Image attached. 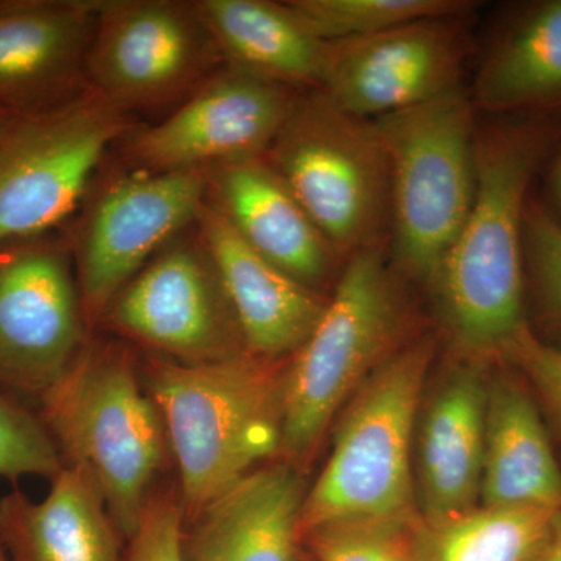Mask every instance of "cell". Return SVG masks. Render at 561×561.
<instances>
[{
  "label": "cell",
  "mask_w": 561,
  "mask_h": 561,
  "mask_svg": "<svg viewBox=\"0 0 561 561\" xmlns=\"http://www.w3.org/2000/svg\"><path fill=\"white\" fill-rule=\"evenodd\" d=\"M561 139L551 116L476 133V192L467 221L431 286L461 356L501 357L529 328L524 301L527 194Z\"/></svg>",
  "instance_id": "6da1fadb"
},
{
  "label": "cell",
  "mask_w": 561,
  "mask_h": 561,
  "mask_svg": "<svg viewBox=\"0 0 561 561\" xmlns=\"http://www.w3.org/2000/svg\"><path fill=\"white\" fill-rule=\"evenodd\" d=\"M147 370L179 461L187 518L280 451L283 360L245 351L205 364L153 359Z\"/></svg>",
  "instance_id": "7a4b0ae2"
},
{
  "label": "cell",
  "mask_w": 561,
  "mask_h": 561,
  "mask_svg": "<svg viewBox=\"0 0 561 561\" xmlns=\"http://www.w3.org/2000/svg\"><path fill=\"white\" fill-rule=\"evenodd\" d=\"M41 400V421L62 465L90 476L130 540L165 457L164 421L140 387L135 353L119 343H88Z\"/></svg>",
  "instance_id": "3957f363"
},
{
  "label": "cell",
  "mask_w": 561,
  "mask_h": 561,
  "mask_svg": "<svg viewBox=\"0 0 561 561\" xmlns=\"http://www.w3.org/2000/svg\"><path fill=\"white\" fill-rule=\"evenodd\" d=\"M432 356L430 339L394 351L354 393L330 459L302 502L300 541L324 524L346 519L419 518L412 440Z\"/></svg>",
  "instance_id": "277c9868"
},
{
  "label": "cell",
  "mask_w": 561,
  "mask_h": 561,
  "mask_svg": "<svg viewBox=\"0 0 561 561\" xmlns=\"http://www.w3.org/2000/svg\"><path fill=\"white\" fill-rule=\"evenodd\" d=\"M474 103L459 90L373 121L387 151L398 268L432 284L476 192Z\"/></svg>",
  "instance_id": "5b68a950"
},
{
  "label": "cell",
  "mask_w": 561,
  "mask_h": 561,
  "mask_svg": "<svg viewBox=\"0 0 561 561\" xmlns=\"http://www.w3.org/2000/svg\"><path fill=\"white\" fill-rule=\"evenodd\" d=\"M404 311L382 249L346 260L316 330L284 375L280 451L311 456L335 412L394 353Z\"/></svg>",
  "instance_id": "8992f818"
},
{
  "label": "cell",
  "mask_w": 561,
  "mask_h": 561,
  "mask_svg": "<svg viewBox=\"0 0 561 561\" xmlns=\"http://www.w3.org/2000/svg\"><path fill=\"white\" fill-rule=\"evenodd\" d=\"M265 157L341 256L382 249L390 164L375 122L339 108L323 91L298 92Z\"/></svg>",
  "instance_id": "52a82bcc"
},
{
  "label": "cell",
  "mask_w": 561,
  "mask_h": 561,
  "mask_svg": "<svg viewBox=\"0 0 561 561\" xmlns=\"http://www.w3.org/2000/svg\"><path fill=\"white\" fill-rule=\"evenodd\" d=\"M135 128L99 92L18 117L0 138V247L49 234L79 208L103 154Z\"/></svg>",
  "instance_id": "ba28073f"
},
{
  "label": "cell",
  "mask_w": 561,
  "mask_h": 561,
  "mask_svg": "<svg viewBox=\"0 0 561 561\" xmlns=\"http://www.w3.org/2000/svg\"><path fill=\"white\" fill-rule=\"evenodd\" d=\"M208 201L206 171L130 169L92 192L69 245L88 323L165 245L194 227Z\"/></svg>",
  "instance_id": "9c48e42d"
},
{
  "label": "cell",
  "mask_w": 561,
  "mask_h": 561,
  "mask_svg": "<svg viewBox=\"0 0 561 561\" xmlns=\"http://www.w3.org/2000/svg\"><path fill=\"white\" fill-rule=\"evenodd\" d=\"M224 65L195 0H102L87 81L133 113L187 98Z\"/></svg>",
  "instance_id": "30bf717a"
},
{
  "label": "cell",
  "mask_w": 561,
  "mask_h": 561,
  "mask_svg": "<svg viewBox=\"0 0 561 561\" xmlns=\"http://www.w3.org/2000/svg\"><path fill=\"white\" fill-rule=\"evenodd\" d=\"M101 321L181 364L245 353L216 262L195 225L147 262Z\"/></svg>",
  "instance_id": "8fae6325"
},
{
  "label": "cell",
  "mask_w": 561,
  "mask_h": 561,
  "mask_svg": "<svg viewBox=\"0 0 561 561\" xmlns=\"http://www.w3.org/2000/svg\"><path fill=\"white\" fill-rule=\"evenodd\" d=\"M69 242L0 247V379L43 394L83 351L88 324Z\"/></svg>",
  "instance_id": "7c38bea8"
},
{
  "label": "cell",
  "mask_w": 561,
  "mask_h": 561,
  "mask_svg": "<svg viewBox=\"0 0 561 561\" xmlns=\"http://www.w3.org/2000/svg\"><path fill=\"white\" fill-rule=\"evenodd\" d=\"M298 92L224 65L168 119L127 133L122 153L130 169L158 173L265 154Z\"/></svg>",
  "instance_id": "4fadbf2b"
},
{
  "label": "cell",
  "mask_w": 561,
  "mask_h": 561,
  "mask_svg": "<svg viewBox=\"0 0 561 561\" xmlns=\"http://www.w3.org/2000/svg\"><path fill=\"white\" fill-rule=\"evenodd\" d=\"M465 16L431 18L328 43L319 90L339 108L376 121L459 90Z\"/></svg>",
  "instance_id": "5bb4252c"
},
{
  "label": "cell",
  "mask_w": 561,
  "mask_h": 561,
  "mask_svg": "<svg viewBox=\"0 0 561 561\" xmlns=\"http://www.w3.org/2000/svg\"><path fill=\"white\" fill-rule=\"evenodd\" d=\"M102 0L0 2V108L32 116L88 90Z\"/></svg>",
  "instance_id": "9a60e30c"
},
{
  "label": "cell",
  "mask_w": 561,
  "mask_h": 561,
  "mask_svg": "<svg viewBox=\"0 0 561 561\" xmlns=\"http://www.w3.org/2000/svg\"><path fill=\"white\" fill-rule=\"evenodd\" d=\"M208 202L262 257L316 290L341 254L265 154L206 169Z\"/></svg>",
  "instance_id": "2e32d148"
},
{
  "label": "cell",
  "mask_w": 561,
  "mask_h": 561,
  "mask_svg": "<svg viewBox=\"0 0 561 561\" xmlns=\"http://www.w3.org/2000/svg\"><path fill=\"white\" fill-rule=\"evenodd\" d=\"M195 227L216 262L247 353L268 360L294 356L328 300L251 249L208 201Z\"/></svg>",
  "instance_id": "e0dca14e"
},
{
  "label": "cell",
  "mask_w": 561,
  "mask_h": 561,
  "mask_svg": "<svg viewBox=\"0 0 561 561\" xmlns=\"http://www.w3.org/2000/svg\"><path fill=\"white\" fill-rule=\"evenodd\" d=\"M489 360L456 365L424 409L419 427L420 518L440 522L481 501Z\"/></svg>",
  "instance_id": "ac0fdd59"
},
{
  "label": "cell",
  "mask_w": 561,
  "mask_h": 561,
  "mask_svg": "<svg viewBox=\"0 0 561 561\" xmlns=\"http://www.w3.org/2000/svg\"><path fill=\"white\" fill-rule=\"evenodd\" d=\"M305 486L287 465L253 470L210 501L186 540L190 561H294Z\"/></svg>",
  "instance_id": "d6986e66"
},
{
  "label": "cell",
  "mask_w": 561,
  "mask_h": 561,
  "mask_svg": "<svg viewBox=\"0 0 561 561\" xmlns=\"http://www.w3.org/2000/svg\"><path fill=\"white\" fill-rule=\"evenodd\" d=\"M122 534L87 472L65 467L49 494L0 500V546L10 561H124Z\"/></svg>",
  "instance_id": "ffe728a7"
},
{
  "label": "cell",
  "mask_w": 561,
  "mask_h": 561,
  "mask_svg": "<svg viewBox=\"0 0 561 561\" xmlns=\"http://www.w3.org/2000/svg\"><path fill=\"white\" fill-rule=\"evenodd\" d=\"M481 505L561 511V467L537 401L505 373L489 381Z\"/></svg>",
  "instance_id": "44dd1931"
},
{
  "label": "cell",
  "mask_w": 561,
  "mask_h": 561,
  "mask_svg": "<svg viewBox=\"0 0 561 561\" xmlns=\"http://www.w3.org/2000/svg\"><path fill=\"white\" fill-rule=\"evenodd\" d=\"M227 66L291 90H319L328 43L287 2L195 0Z\"/></svg>",
  "instance_id": "7402d4cb"
},
{
  "label": "cell",
  "mask_w": 561,
  "mask_h": 561,
  "mask_svg": "<svg viewBox=\"0 0 561 561\" xmlns=\"http://www.w3.org/2000/svg\"><path fill=\"white\" fill-rule=\"evenodd\" d=\"M493 114H561V0L531 5L483 58L472 103Z\"/></svg>",
  "instance_id": "603a6c76"
},
{
  "label": "cell",
  "mask_w": 561,
  "mask_h": 561,
  "mask_svg": "<svg viewBox=\"0 0 561 561\" xmlns=\"http://www.w3.org/2000/svg\"><path fill=\"white\" fill-rule=\"evenodd\" d=\"M561 511L485 507L412 523L415 561H540Z\"/></svg>",
  "instance_id": "cb8c5ba5"
},
{
  "label": "cell",
  "mask_w": 561,
  "mask_h": 561,
  "mask_svg": "<svg viewBox=\"0 0 561 561\" xmlns=\"http://www.w3.org/2000/svg\"><path fill=\"white\" fill-rule=\"evenodd\" d=\"M313 35L335 43L376 35L431 18L467 16V0H289Z\"/></svg>",
  "instance_id": "d4e9b609"
},
{
  "label": "cell",
  "mask_w": 561,
  "mask_h": 561,
  "mask_svg": "<svg viewBox=\"0 0 561 561\" xmlns=\"http://www.w3.org/2000/svg\"><path fill=\"white\" fill-rule=\"evenodd\" d=\"M412 523L346 519L324 524L301 541L317 561H415Z\"/></svg>",
  "instance_id": "484cf974"
},
{
  "label": "cell",
  "mask_w": 561,
  "mask_h": 561,
  "mask_svg": "<svg viewBox=\"0 0 561 561\" xmlns=\"http://www.w3.org/2000/svg\"><path fill=\"white\" fill-rule=\"evenodd\" d=\"M523 250L542 317L561 334V220L537 201L527 202Z\"/></svg>",
  "instance_id": "4316f807"
},
{
  "label": "cell",
  "mask_w": 561,
  "mask_h": 561,
  "mask_svg": "<svg viewBox=\"0 0 561 561\" xmlns=\"http://www.w3.org/2000/svg\"><path fill=\"white\" fill-rule=\"evenodd\" d=\"M65 468L43 421L20 404L0 397V478H57Z\"/></svg>",
  "instance_id": "83f0119b"
},
{
  "label": "cell",
  "mask_w": 561,
  "mask_h": 561,
  "mask_svg": "<svg viewBox=\"0 0 561 561\" xmlns=\"http://www.w3.org/2000/svg\"><path fill=\"white\" fill-rule=\"evenodd\" d=\"M181 497L150 494L124 561H190Z\"/></svg>",
  "instance_id": "f1b7e54d"
},
{
  "label": "cell",
  "mask_w": 561,
  "mask_h": 561,
  "mask_svg": "<svg viewBox=\"0 0 561 561\" xmlns=\"http://www.w3.org/2000/svg\"><path fill=\"white\" fill-rule=\"evenodd\" d=\"M502 359L522 371L561 435L560 346L541 341L529 327L505 350Z\"/></svg>",
  "instance_id": "f546056e"
},
{
  "label": "cell",
  "mask_w": 561,
  "mask_h": 561,
  "mask_svg": "<svg viewBox=\"0 0 561 561\" xmlns=\"http://www.w3.org/2000/svg\"><path fill=\"white\" fill-rule=\"evenodd\" d=\"M548 190L553 205L561 214V147L557 150L556 158L551 162L548 173Z\"/></svg>",
  "instance_id": "4dcf8cb0"
},
{
  "label": "cell",
  "mask_w": 561,
  "mask_h": 561,
  "mask_svg": "<svg viewBox=\"0 0 561 561\" xmlns=\"http://www.w3.org/2000/svg\"><path fill=\"white\" fill-rule=\"evenodd\" d=\"M540 561H561V512L557 516L556 527H553L551 541Z\"/></svg>",
  "instance_id": "1f68e13d"
},
{
  "label": "cell",
  "mask_w": 561,
  "mask_h": 561,
  "mask_svg": "<svg viewBox=\"0 0 561 561\" xmlns=\"http://www.w3.org/2000/svg\"><path fill=\"white\" fill-rule=\"evenodd\" d=\"M18 117L20 116L10 113V111L0 108V138L9 131V128L16 122Z\"/></svg>",
  "instance_id": "d6a6232c"
},
{
  "label": "cell",
  "mask_w": 561,
  "mask_h": 561,
  "mask_svg": "<svg viewBox=\"0 0 561 561\" xmlns=\"http://www.w3.org/2000/svg\"><path fill=\"white\" fill-rule=\"evenodd\" d=\"M0 561H10L9 557H7V552L3 551L2 546H0Z\"/></svg>",
  "instance_id": "836d02e7"
}]
</instances>
